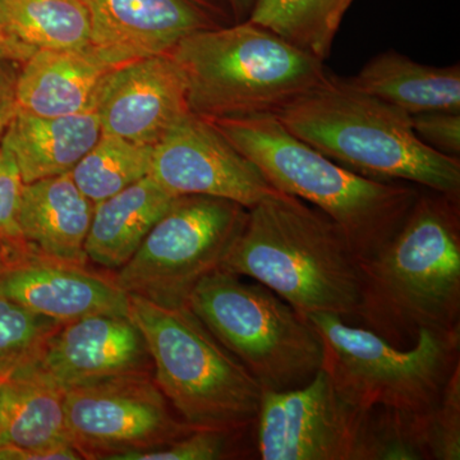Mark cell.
Wrapping results in <instances>:
<instances>
[{
  "label": "cell",
  "mask_w": 460,
  "mask_h": 460,
  "mask_svg": "<svg viewBox=\"0 0 460 460\" xmlns=\"http://www.w3.org/2000/svg\"><path fill=\"white\" fill-rule=\"evenodd\" d=\"M354 319L396 348L460 328L459 196L420 190L398 232L358 261Z\"/></svg>",
  "instance_id": "cell-1"
},
{
  "label": "cell",
  "mask_w": 460,
  "mask_h": 460,
  "mask_svg": "<svg viewBox=\"0 0 460 460\" xmlns=\"http://www.w3.org/2000/svg\"><path fill=\"white\" fill-rule=\"evenodd\" d=\"M272 290L307 319H354L358 259L332 219L304 199L275 190L248 208L222 268Z\"/></svg>",
  "instance_id": "cell-2"
},
{
  "label": "cell",
  "mask_w": 460,
  "mask_h": 460,
  "mask_svg": "<svg viewBox=\"0 0 460 460\" xmlns=\"http://www.w3.org/2000/svg\"><path fill=\"white\" fill-rule=\"evenodd\" d=\"M275 117L299 140L363 177L460 196L459 157L426 145L410 114L357 89L349 78L328 72Z\"/></svg>",
  "instance_id": "cell-3"
},
{
  "label": "cell",
  "mask_w": 460,
  "mask_h": 460,
  "mask_svg": "<svg viewBox=\"0 0 460 460\" xmlns=\"http://www.w3.org/2000/svg\"><path fill=\"white\" fill-rule=\"evenodd\" d=\"M210 122L275 190L328 215L358 261L393 238L422 190L408 181L371 180L344 168L292 135L275 115Z\"/></svg>",
  "instance_id": "cell-4"
},
{
  "label": "cell",
  "mask_w": 460,
  "mask_h": 460,
  "mask_svg": "<svg viewBox=\"0 0 460 460\" xmlns=\"http://www.w3.org/2000/svg\"><path fill=\"white\" fill-rule=\"evenodd\" d=\"M169 54L190 113L208 120L277 115L329 72L321 58L250 21L190 33Z\"/></svg>",
  "instance_id": "cell-5"
},
{
  "label": "cell",
  "mask_w": 460,
  "mask_h": 460,
  "mask_svg": "<svg viewBox=\"0 0 460 460\" xmlns=\"http://www.w3.org/2000/svg\"><path fill=\"white\" fill-rule=\"evenodd\" d=\"M157 386L193 429H243L255 425L262 387L189 307H163L129 295Z\"/></svg>",
  "instance_id": "cell-6"
},
{
  "label": "cell",
  "mask_w": 460,
  "mask_h": 460,
  "mask_svg": "<svg viewBox=\"0 0 460 460\" xmlns=\"http://www.w3.org/2000/svg\"><path fill=\"white\" fill-rule=\"evenodd\" d=\"M323 343V368L338 394L363 411L426 413L460 365V328L423 330L410 348L335 314L307 317Z\"/></svg>",
  "instance_id": "cell-7"
},
{
  "label": "cell",
  "mask_w": 460,
  "mask_h": 460,
  "mask_svg": "<svg viewBox=\"0 0 460 460\" xmlns=\"http://www.w3.org/2000/svg\"><path fill=\"white\" fill-rule=\"evenodd\" d=\"M187 307L263 392L304 386L321 370L323 343L310 321L255 280L217 269L193 288Z\"/></svg>",
  "instance_id": "cell-8"
},
{
  "label": "cell",
  "mask_w": 460,
  "mask_h": 460,
  "mask_svg": "<svg viewBox=\"0 0 460 460\" xmlns=\"http://www.w3.org/2000/svg\"><path fill=\"white\" fill-rule=\"evenodd\" d=\"M247 215L248 208L232 199L177 196L114 280L153 304L187 307L199 281L222 268Z\"/></svg>",
  "instance_id": "cell-9"
},
{
  "label": "cell",
  "mask_w": 460,
  "mask_h": 460,
  "mask_svg": "<svg viewBox=\"0 0 460 460\" xmlns=\"http://www.w3.org/2000/svg\"><path fill=\"white\" fill-rule=\"evenodd\" d=\"M65 410L69 440L84 459L117 460L165 447L195 429L174 416L153 374L66 390Z\"/></svg>",
  "instance_id": "cell-10"
},
{
  "label": "cell",
  "mask_w": 460,
  "mask_h": 460,
  "mask_svg": "<svg viewBox=\"0 0 460 460\" xmlns=\"http://www.w3.org/2000/svg\"><path fill=\"white\" fill-rule=\"evenodd\" d=\"M255 425L263 460H371L372 411L345 402L323 368L304 386L263 392Z\"/></svg>",
  "instance_id": "cell-11"
},
{
  "label": "cell",
  "mask_w": 460,
  "mask_h": 460,
  "mask_svg": "<svg viewBox=\"0 0 460 460\" xmlns=\"http://www.w3.org/2000/svg\"><path fill=\"white\" fill-rule=\"evenodd\" d=\"M150 177L175 198L213 196L247 208L278 190L210 120L192 113L154 146Z\"/></svg>",
  "instance_id": "cell-12"
},
{
  "label": "cell",
  "mask_w": 460,
  "mask_h": 460,
  "mask_svg": "<svg viewBox=\"0 0 460 460\" xmlns=\"http://www.w3.org/2000/svg\"><path fill=\"white\" fill-rule=\"evenodd\" d=\"M153 370L146 341L131 316L91 314L62 323L16 374L41 378L66 393Z\"/></svg>",
  "instance_id": "cell-13"
},
{
  "label": "cell",
  "mask_w": 460,
  "mask_h": 460,
  "mask_svg": "<svg viewBox=\"0 0 460 460\" xmlns=\"http://www.w3.org/2000/svg\"><path fill=\"white\" fill-rule=\"evenodd\" d=\"M102 135L155 146L190 113L187 84L171 54L115 66L95 100Z\"/></svg>",
  "instance_id": "cell-14"
},
{
  "label": "cell",
  "mask_w": 460,
  "mask_h": 460,
  "mask_svg": "<svg viewBox=\"0 0 460 460\" xmlns=\"http://www.w3.org/2000/svg\"><path fill=\"white\" fill-rule=\"evenodd\" d=\"M90 18V48L115 66L169 54L201 30L217 27L201 0H83Z\"/></svg>",
  "instance_id": "cell-15"
},
{
  "label": "cell",
  "mask_w": 460,
  "mask_h": 460,
  "mask_svg": "<svg viewBox=\"0 0 460 460\" xmlns=\"http://www.w3.org/2000/svg\"><path fill=\"white\" fill-rule=\"evenodd\" d=\"M0 296L60 323L91 314L129 316V295L114 277L40 257L2 269Z\"/></svg>",
  "instance_id": "cell-16"
},
{
  "label": "cell",
  "mask_w": 460,
  "mask_h": 460,
  "mask_svg": "<svg viewBox=\"0 0 460 460\" xmlns=\"http://www.w3.org/2000/svg\"><path fill=\"white\" fill-rule=\"evenodd\" d=\"M93 208L71 172L23 184L18 226L29 255L87 266L84 242Z\"/></svg>",
  "instance_id": "cell-17"
},
{
  "label": "cell",
  "mask_w": 460,
  "mask_h": 460,
  "mask_svg": "<svg viewBox=\"0 0 460 460\" xmlns=\"http://www.w3.org/2000/svg\"><path fill=\"white\" fill-rule=\"evenodd\" d=\"M113 66L90 47L38 49L21 65L17 111L40 117L84 113L95 107L102 81Z\"/></svg>",
  "instance_id": "cell-18"
},
{
  "label": "cell",
  "mask_w": 460,
  "mask_h": 460,
  "mask_svg": "<svg viewBox=\"0 0 460 460\" xmlns=\"http://www.w3.org/2000/svg\"><path fill=\"white\" fill-rule=\"evenodd\" d=\"M100 136L95 108L62 117L17 111L0 141L11 151L26 184L72 172Z\"/></svg>",
  "instance_id": "cell-19"
},
{
  "label": "cell",
  "mask_w": 460,
  "mask_h": 460,
  "mask_svg": "<svg viewBox=\"0 0 460 460\" xmlns=\"http://www.w3.org/2000/svg\"><path fill=\"white\" fill-rule=\"evenodd\" d=\"M174 199L147 175L95 204L84 242L89 261L108 270H119Z\"/></svg>",
  "instance_id": "cell-20"
},
{
  "label": "cell",
  "mask_w": 460,
  "mask_h": 460,
  "mask_svg": "<svg viewBox=\"0 0 460 460\" xmlns=\"http://www.w3.org/2000/svg\"><path fill=\"white\" fill-rule=\"evenodd\" d=\"M357 89L410 115L460 111V66H426L395 50L385 51L349 78Z\"/></svg>",
  "instance_id": "cell-21"
},
{
  "label": "cell",
  "mask_w": 460,
  "mask_h": 460,
  "mask_svg": "<svg viewBox=\"0 0 460 460\" xmlns=\"http://www.w3.org/2000/svg\"><path fill=\"white\" fill-rule=\"evenodd\" d=\"M71 443L65 393L47 381L14 374L0 381V445L29 454Z\"/></svg>",
  "instance_id": "cell-22"
},
{
  "label": "cell",
  "mask_w": 460,
  "mask_h": 460,
  "mask_svg": "<svg viewBox=\"0 0 460 460\" xmlns=\"http://www.w3.org/2000/svg\"><path fill=\"white\" fill-rule=\"evenodd\" d=\"M0 30L36 50L90 47L83 0H0Z\"/></svg>",
  "instance_id": "cell-23"
},
{
  "label": "cell",
  "mask_w": 460,
  "mask_h": 460,
  "mask_svg": "<svg viewBox=\"0 0 460 460\" xmlns=\"http://www.w3.org/2000/svg\"><path fill=\"white\" fill-rule=\"evenodd\" d=\"M343 16L341 0H256L247 21L323 60Z\"/></svg>",
  "instance_id": "cell-24"
},
{
  "label": "cell",
  "mask_w": 460,
  "mask_h": 460,
  "mask_svg": "<svg viewBox=\"0 0 460 460\" xmlns=\"http://www.w3.org/2000/svg\"><path fill=\"white\" fill-rule=\"evenodd\" d=\"M153 151L154 146L102 133L72 169V178L81 192L98 204L150 175Z\"/></svg>",
  "instance_id": "cell-25"
},
{
  "label": "cell",
  "mask_w": 460,
  "mask_h": 460,
  "mask_svg": "<svg viewBox=\"0 0 460 460\" xmlns=\"http://www.w3.org/2000/svg\"><path fill=\"white\" fill-rule=\"evenodd\" d=\"M60 325L0 296V381L25 367Z\"/></svg>",
  "instance_id": "cell-26"
},
{
  "label": "cell",
  "mask_w": 460,
  "mask_h": 460,
  "mask_svg": "<svg viewBox=\"0 0 460 460\" xmlns=\"http://www.w3.org/2000/svg\"><path fill=\"white\" fill-rule=\"evenodd\" d=\"M243 429H195L165 447L124 454L117 460H220L235 458Z\"/></svg>",
  "instance_id": "cell-27"
},
{
  "label": "cell",
  "mask_w": 460,
  "mask_h": 460,
  "mask_svg": "<svg viewBox=\"0 0 460 460\" xmlns=\"http://www.w3.org/2000/svg\"><path fill=\"white\" fill-rule=\"evenodd\" d=\"M429 459H460V365L435 408L420 414Z\"/></svg>",
  "instance_id": "cell-28"
},
{
  "label": "cell",
  "mask_w": 460,
  "mask_h": 460,
  "mask_svg": "<svg viewBox=\"0 0 460 460\" xmlns=\"http://www.w3.org/2000/svg\"><path fill=\"white\" fill-rule=\"evenodd\" d=\"M23 184L16 160L0 141V248L13 261L30 256L18 226Z\"/></svg>",
  "instance_id": "cell-29"
},
{
  "label": "cell",
  "mask_w": 460,
  "mask_h": 460,
  "mask_svg": "<svg viewBox=\"0 0 460 460\" xmlns=\"http://www.w3.org/2000/svg\"><path fill=\"white\" fill-rule=\"evenodd\" d=\"M411 117L420 140L440 153L459 157L460 111H425Z\"/></svg>",
  "instance_id": "cell-30"
},
{
  "label": "cell",
  "mask_w": 460,
  "mask_h": 460,
  "mask_svg": "<svg viewBox=\"0 0 460 460\" xmlns=\"http://www.w3.org/2000/svg\"><path fill=\"white\" fill-rule=\"evenodd\" d=\"M21 65L17 60L0 58V132L4 131L17 111V81Z\"/></svg>",
  "instance_id": "cell-31"
},
{
  "label": "cell",
  "mask_w": 460,
  "mask_h": 460,
  "mask_svg": "<svg viewBox=\"0 0 460 460\" xmlns=\"http://www.w3.org/2000/svg\"><path fill=\"white\" fill-rule=\"evenodd\" d=\"M83 454L75 449L74 444H59L56 447H47L39 452L29 454L26 460H81Z\"/></svg>",
  "instance_id": "cell-32"
},
{
  "label": "cell",
  "mask_w": 460,
  "mask_h": 460,
  "mask_svg": "<svg viewBox=\"0 0 460 460\" xmlns=\"http://www.w3.org/2000/svg\"><path fill=\"white\" fill-rule=\"evenodd\" d=\"M35 50L31 47L13 40V39L0 38V58H7V59L23 63L31 57Z\"/></svg>",
  "instance_id": "cell-33"
},
{
  "label": "cell",
  "mask_w": 460,
  "mask_h": 460,
  "mask_svg": "<svg viewBox=\"0 0 460 460\" xmlns=\"http://www.w3.org/2000/svg\"><path fill=\"white\" fill-rule=\"evenodd\" d=\"M237 18L250 17L256 0H226Z\"/></svg>",
  "instance_id": "cell-34"
},
{
  "label": "cell",
  "mask_w": 460,
  "mask_h": 460,
  "mask_svg": "<svg viewBox=\"0 0 460 460\" xmlns=\"http://www.w3.org/2000/svg\"><path fill=\"white\" fill-rule=\"evenodd\" d=\"M22 456L18 450L0 445V460H21Z\"/></svg>",
  "instance_id": "cell-35"
},
{
  "label": "cell",
  "mask_w": 460,
  "mask_h": 460,
  "mask_svg": "<svg viewBox=\"0 0 460 460\" xmlns=\"http://www.w3.org/2000/svg\"><path fill=\"white\" fill-rule=\"evenodd\" d=\"M12 262L14 261H12V260L9 259V257L5 255L4 252H2V251H0V270H2V269H4L5 266L9 265V263Z\"/></svg>",
  "instance_id": "cell-36"
},
{
  "label": "cell",
  "mask_w": 460,
  "mask_h": 460,
  "mask_svg": "<svg viewBox=\"0 0 460 460\" xmlns=\"http://www.w3.org/2000/svg\"><path fill=\"white\" fill-rule=\"evenodd\" d=\"M352 2L353 0H341V12H343V13H345V11H347Z\"/></svg>",
  "instance_id": "cell-37"
},
{
  "label": "cell",
  "mask_w": 460,
  "mask_h": 460,
  "mask_svg": "<svg viewBox=\"0 0 460 460\" xmlns=\"http://www.w3.org/2000/svg\"><path fill=\"white\" fill-rule=\"evenodd\" d=\"M0 38H8L7 35H4V33H3L2 30H0ZM11 39V38H9Z\"/></svg>",
  "instance_id": "cell-38"
},
{
  "label": "cell",
  "mask_w": 460,
  "mask_h": 460,
  "mask_svg": "<svg viewBox=\"0 0 460 460\" xmlns=\"http://www.w3.org/2000/svg\"><path fill=\"white\" fill-rule=\"evenodd\" d=\"M0 251H2V252H4V251L2 250V248H0ZM5 253V252H4ZM5 255H7V253H5ZM8 256V255H7ZM9 257V256H8ZM9 259H11V257H9ZM12 260V259H11ZM12 261H13V260H12ZM16 262V261H14Z\"/></svg>",
  "instance_id": "cell-39"
},
{
  "label": "cell",
  "mask_w": 460,
  "mask_h": 460,
  "mask_svg": "<svg viewBox=\"0 0 460 460\" xmlns=\"http://www.w3.org/2000/svg\"><path fill=\"white\" fill-rule=\"evenodd\" d=\"M2 133H3V132H0V138H2Z\"/></svg>",
  "instance_id": "cell-40"
}]
</instances>
